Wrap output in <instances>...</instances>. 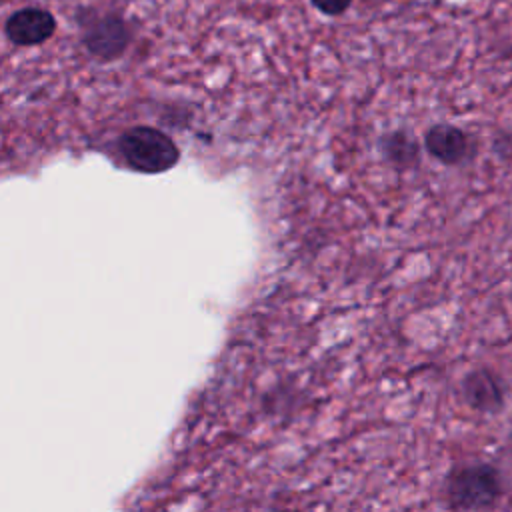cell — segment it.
Returning a JSON list of instances; mask_svg holds the SVG:
<instances>
[{"label":"cell","mask_w":512,"mask_h":512,"mask_svg":"<svg viewBox=\"0 0 512 512\" xmlns=\"http://www.w3.org/2000/svg\"><path fill=\"white\" fill-rule=\"evenodd\" d=\"M500 494V472L484 462L456 468L446 482L448 506L456 510L490 508L496 504Z\"/></svg>","instance_id":"cell-1"},{"label":"cell","mask_w":512,"mask_h":512,"mask_svg":"<svg viewBox=\"0 0 512 512\" xmlns=\"http://www.w3.org/2000/svg\"><path fill=\"white\" fill-rule=\"evenodd\" d=\"M120 152L124 160L148 174L164 172L178 162V148L170 136L150 126H136L120 138Z\"/></svg>","instance_id":"cell-2"},{"label":"cell","mask_w":512,"mask_h":512,"mask_svg":"<svg viewBox=\"0 0 512 512\" xmlns=\"http://www.w3.org/2000/svg\"><path fill=\"white\" fill-rule=\"evenodd\" d=\"M54 28H56L54 16L40 8L18 10L6 22V34L18 46L40 44L54 34Z\"/></svg>","instance_id":"cell-3"},{"label":"cell","mask_w":512,"mask_h":512,"mask_svg":"<svg viewBox=\"0 0 512 512\" xmlns=\"http://www.w3.org/2000/svg\"><path fill=\"white\" fill-rule=\"evenodd\" d=\"M424 148L442 164L456 166L470 154V142L464 130L454 124H434L424 134Z\"/></svg>","instance_id":"cell-4"},{"label":"cell","mask_w":512,"mask_h":512,"mask_svg":"<svg viewBox=\"0 0 512 512\" xmlns=\"http://www.w3.org/2000/svg\"><path fill=\"white\" fill-rule=\"evenodd\" d=\"M464 400L478 412H498L504 402L500 380L486 368L466 374L462 382Z\"/></svg>","instance_id":"cell-5"},{"label":"cell","mask_w":512,"mask_h":512,"mask_svg":"<svg viewBox=\"0 0 512 512\" xmlns=\"http://www.w3.org/2000/svg\"><path fill=\"white\" fill-rule=\"evenodd\" d=\"M126 40H128L126 26L122 24L120 18H114V16L96 20L86 32L88 50L100 58H114L116 54H120L126 46Z\"/></svg>","instance_id":"cell-6"},{"label":"cell","mask_w":512,"mask_h":512,"mask_svg":"<svg viewBox=\"0 0 512 512\" xmlns=\"http://www.w3.org/2000/svg\"><path fill=\"white\" fill-rule=\"evenodd\" d=\"M378 148L390 164L400 168H410L418 164V158H420V144L402 130L384 134L378 140Z\"/></svg>","instance_id":"cell-7"},{"label":"cell","mask_w":512,"mask_h":512,"mask_svg":"<svg viewBox=\"0 0 512 512\" xmlns=\"http://www.w3.org/2000/svg\"><path fill=\"white\" fill-rule=\"evenodd\" d=\"M354 0H310V4L324 16H340L344 14Z\"/></svg>","instance_id":"cell-8"}]
</instances>
